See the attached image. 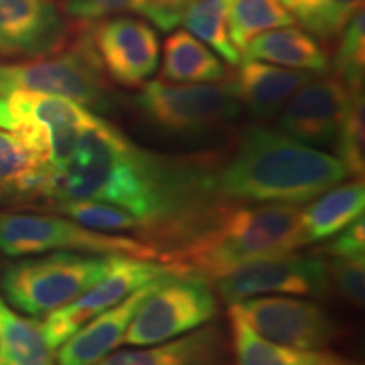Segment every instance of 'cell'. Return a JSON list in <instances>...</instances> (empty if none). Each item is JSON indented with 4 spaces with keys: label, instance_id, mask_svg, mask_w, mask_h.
<instances>
[{
    "label": "cell",
    "instance_id": "cell-29",
    "mask_svg": "<svg viewBox=\"0 0 365 365\" xmlns=\"http://www.w3.org/2000/svg\"><path fill=\"white\" fill-rule=\"evenodd\" d=\"M336 154L346 168L350 178H364L365 171V105L364 90L350 91V102L346 107L340 134L335 143Z\"/></svg>",
    "mask_w": 365,
    "mask_h": 365
},
{
    "label": "cell",
    "instance_id": "cell-33",
    "mask_svg": "<svg viewBox=\"0 0 365 365\" xmlns=\"http://www.w3.org/2000/svg\"><path fill=\"white\" fill-rule=\"evenodd\" d=\"M0 365H7L6 352H4V339H2V328H0Z\"/></svg>",
    "mask_w": 365,
    "mask_h": 365
},
{
    "label": "cell",
    "instance_id": "cell-14",
    "mask_svg": "<svg viewBox=\"0 0 365 365\" xmlns=\"http://www.w3.org/2000/svg\"><path fill=\"white\" fill-rule=\"evenodd\" d=\"M71 36L51 0H0V56H51Z\"/></svg>",
    "mask_w": 365,
    "mask_h": 365
},
{
    "label": "cell",
    "instance_id": "cell-12",
    "mask_svg": "<svg viewBox=\"0 0 365 365\" xmlns=\"http://www.w3.org/2000/svg\"><path fill=\"white\" fill-rule=\"evenodd\" d=\"M105 75L125 88L143 86L159 65V39L149 22L108 16L86 24Z\"/></svg>",
    "mask_w": 365,
    "mask_h": 365
},
{
    "label": "cell",
    "instance_id": "cell-26",
    "mask_svg": "<svg viewBox=\"0 0 365 365\" xmlns=\"http://www.w3.org/2000/svg\"><path fill=\"white\" fill-rule=\"evenodd\" d=\"M180 24H185L195 38L212 46L230 65L242 61L239 49L228 36L227 0H188L182 7Z\"/></svg>",
    "mask_w": 365,
    "mask_h": 365
},
{
    "label": "cell",
    "instance_id": "cell-18",
    "mask_svg": "<svg viewBox=\"0 0 365 365\" xmlns=\"http://www.w3.org/2000/svg\"><path fill=\"white\" fill-rule=\"evenodd\" d=\"M319 73L291 70L271 63L244 59L237 71L234 85L240 105L255 118H271L281 110L282 105L293 97L294 91Z\"/></svg>",
    "mask_w": 365,
    "mask_h": 365
},
{
    "label": "cell",
    "instance_id": "cell-19",
    "mask_svg": "<svg viewBox=\"0 0 365 365\" xmlns=\"http://www.w3.org/2000/svg\"><path fill=\"white\" fill-rule=\"evenodd\" d=\"M301 208L299 240L303 247L330 239L364 217L365 182L364 178L339 182Z\"/></svg>",
    "mask_w": 365,
    "mask_h": 365
},
{
    "label": "cell",
    "instance_id": "cell-4",
    "mask_svg": "<svg viewBox=\"0 0 365 365\" xmlns=\"http://www.w3.org/2000/svg\"><path fill=\"white\" fill-rule=\"evenodd\" d=\"M118 255L58 250L16 261L4 269L0 289L7 304L43 317L75 301L110 271Z\"/></svg>",
    "mask_w": 365,
    "mask_h": 365
},
{
    "label": "cell",
    "instance_id": "cell-3",
    "mask_svg": "<svg viewBox=\"0 0 365 365\" xmlns=\"http://www.w3.org/2000/svg\"><path fill=\"white\" fill-rule=\"evenodd\" d=\"M299 215L298 205L228 203L203 232L161 262L210 282L242 264L303 247Z\"/></svg>",
    "mask_w": 365,
    "mask_h": 365
},
{
    "label": "cell",
    "instance_id": "cell-15",
    "mask_svg": "<svg viewBox=\"0 0 365 365\" xmlns=\"http://www.w3.org/2000/svg\"><path fill=\"white\" fill-rule=\"evenodd\" d=\"M95 365H234L230 336L220 323L139 349L113 352Z\"/></svg>",
    "mask_w": 365,
    "mask_h": 365
},
{
    "label": "cell",
    "instance_id": "cell-32",
    "mask_svg": "<svg viewBox=\"0 0 365 365\" xmlns=\"http://www.w3.org/2000/svg\"><path fill=\"white\" fill-rule=\"evenodd\" d=\"M317 252L325 257H365V220L350 223L344 230L335 234Z\"/></svg>",
    "mask_w": 365,
    "mask_h": 365
},
{
    "label": "cell",
    "instance_id": "cell-28",
    "mask_svg": "<svg viewBox=\"0 0 365 365\" xmlns=\"http://www.w3.org/2000/svg\"><path fill=\"white\" fill-rule=\"evenodd\" d=\"M59 215H65L81 225L93 228V230L107 232V234H130L137 239L139 223L125 210L113 207V205L100 202H63L46 207ZM139 240V239H137Z\"/></svg>",
    "mask_w": 365,
    "mask_h": 365
},
{
    "label": "cell",
    "instance_id": "cell-24",
    "mask_svg": "<svg viewBox=\"0 0 365 365\" xmlns=\"http://www.w3.org/2000/svg\"><path fill=\"white\" fill-rule=\"evenodd\" d=\"M0 328L7 365H58L38 319L22 317L0 296Z\"/></svg>",
    "mask_w": 365,
    "mask_h": 365
},
{
    "label": "cell",
    "instance_id": "cell-30",
    "mask_svg": "<svg viewBox=\"0 0 365 365\" xmlns=\"http://www.w3.org/2000/svg\"><path fill=\"white\" fill-rule=\"evenodd\" d=\"M365 16L359 11L341 31V39L333 59L335 76L344 81L350 90L364 86L365 70Z\"/></svg>",
    "mask_w": 365,
    "mask_h": 365
},
{
    "label": "cell",
    "instance_id": "cell-21",
    "mask_svg": "<svg viewBox=\"0 0 365 365\" xmlns=\"http://www.w3.org/2000/svg\"><path fill=\"white\" fill-rule=\"evenodd\" d=\"M46 171L19 135L0 129V203H38Z\"/></svg>",
    "mask_w": 365,
    "mask_h": 365
},
{
    "label": "cell",
    "instance_id": "cell-16",
    "mask_svg": "<svg viewBox=\"0 0 365 365\" xmlns=\"http://www.w3.org/2000/svg\"><path fill=\"white\" fill-rule=\"evenodd\" d=\"M170 276V274H168ZM166 277V276H163ZM159 279L149 282L134 293L127 296L120 303L105 309L90 322H86L75 335L56 350L58 365H95L110 355L118 345L124 344V336L137 309L144 299L156 289Z\"/></svg>",
    "mask_w": 365,
    "mask_h": 365
},
{
    "label": "cell",
    "instance_id": "cell-6",
    "mask_svg": "<svg viewBox=\"0 0 365 365\" xmlns=\"http://www.w3.org/2000/svg\"><path fill=\"white\" fill-rule=\"evenodd\" d=\"M58 250L159 259L156 249L134 237L93 230L68 217L0 210V252L22 257Z\"/></svg>",
    "mask_w": 365,
    "mask_h": 365
},
{
    "label": "cell",
    "instance_id": "cell-8",
    "mask_svg": "<svg viewBox=\"0 0 365 365\" xmlns=\"http://www.w3.org/2000/svg\"><path fill=\"white\" fill-rule=\"evenodd\" d=\"M218 312L210 282L195 276L170 274L137 309L124 344L148 346L173 340L212 322Z\"/></svg>",
    "mask_w": 365,
    "mask_h": 365
},
{
    "label": "cell",
    "instance_id": "cell-1",
    "mask_svg": "<svg viewBox=\"0 0 365 365\" xmlns=\"http://www.w3.org/2000/svg\"><path fill=\"white\" fill-rule=\"evenodd\" d=\"M218 156H171L144 149L95 113L71 158L48 166L38 203L100 202L125 210L139 223L137 239L159 261L181 249L228 205L218 195Z\"/></svg>",
    "mask_w": 365,
    "mask_h": 365
},
{
    "label": "cell",
    "instance_id": "cell-20",
    "mask_svg": "<svg viewBox=\"0 0 365 365\" xmlns=\"http://www.w3.org/2000/svg\"><path fill=\"white\" fill-rule=\"evenodd\" d=\"M242 59L271 63V65L308 70L325 75L330 70L327 53L317 39L298 27H282L255 36L242 51Z\"/></svg>",
    "mask_w": 365,
    "mask_h": 365
},
{
    "label": "cell",
    "instance_id": "cell-17",
    "mask_svg": "<svg viewBox=\"0 0 365 365\" xmlns=\"http://www.w3.org/2000/svg\"><path fill=\"white\" fill-rule=\"evenodd\" d=\"M228 336L234 365H362L328 349H298L264 339L242 318L235 304L228 308Z\"/></svg>",
    "mask_w": 365,
    "mask_h": 365
},
{
    "label": "cell",
    "instance_id": "cell-27",
    "mask_svg": "<svg viewBox=\"0 0 365 365\" xmlns=\"http://www.w3.org/2000/svg\"><path fill=\"white\" fill-rule=\"evenodd\" d=\"M308 33L328 41L339 38L350 19L362 11L364 0H279Z\"/></svg>",
    "mask_w": 365,
    "mask_h": 365
},
{
    "label": "cell",
    "instance_id": "cell-11",
    "mask_svg": "<svg viewBox=\"0 0 365 365\" xmlns=\"http://www.w3.org/2000/svg\"><path fill=\"white\" fill-rule=\"evenodd\" d=\"M235 307L255 333L277 344L322 350L344 333L330 312L314 301L272 294L244 299Z\"/></svg>",
    "mask_w": 365,
    "mask_h": 365
},
{
    "label": "cell",
    "instance_id": "cell-13",
    "mask_svg": "<svg viewBox=\"0 0 365 365\" xmlns=\"http://www.w3.org/2000/svg\"><path fill=\"white\" fill-rule=\"evenodd\" d=\"M350 90L339 76H317L284 103L279 132L312 148L335 145L340 134Z\"/></svg>",
    "mask_w": 365,
    "mask_h": 365
},
{
    "label": "cell",
    "instance_id": "cell-25",
    "mask_svg": "<svg viewBox=\"0 0 365 365\" xmlns=\"http://www.w3.org/2000/svg\"><path fill=\"white\" fill-rule=\"evenodd\" d=\"M287 9L279 0H227V29L232 44L239 49L240 58L255 36L274 27L294 26Z\"/></svg>",
    "mask_w": 365,
    "mask_h": 365
},
{
    "label": "cell",
    "instance_id": "cell-2",
    "mask_svg": "<svg viewBox=\"0 0 365 365\" xmlns=\"http://www.w3.org/2000/svg\"><path fill=\"white\" fill-rule=\"evenodd\" d=\"M346 178L339 158L277 130H245L225 158H218L215 186L227 203L312 202Z\"/></svg>",
    "mask_w": 365,
    "mask_h": 365
},
{
    "label": "cell",
    "instance_id": "cell-7",
    "mask_svg": "<svg viewBox=\"0 0 365 365\" xmlns=\"http://www.w3.org/2000/svg\"><path fill=\"white\" fill-rule=\"evenodd\" d=\"M134 105L149 124L178 135L223 129L240 115L242 108L234 80L205 85L145 81Z\"/></svg>",
    "mask_w": 365,
    "mask_h": 365
},
{
    "label": "cell",
    "instance_id": "cell-31",
    "mask_svg": "<svg viewBox=\"0 0 365 365\" xmlns=\"http://www.w3.org/2000/svg\"><path fill=\"white\" fill-rule=\"evenodd\" d=\"M328 286L344 303L354 308L364 307L365 257H325Z\"/></svg>",
    "mask_w": 365,
    "mask_h": 365
},
{
    "label": "cell",
    "instance_id": "cell-22",
    "mask_svg": "<svg viewBox=\"0 0 365 365\" xmlns=\"http://www.w3.org/2000/svg\"><path fill=\"white\" fill-rule=\"evenodd\" d=\"M161 76L173 83H217L227 80L228 71L207 44L181 29L164 43Z\"/></svg>",
    "mask_w": 365,
    "mask_h": 365
},
{
    "label": "cell",
    "instance_id": "cell-5",
    "mask_svg": "<svg viewBox=\"0 0 365 365\" xmlns=\"http://www.w3.org/2000/svg\"><path fill=\"white\" fill-rule=\"evenodd\" d=\"M16 90L59 95L97 112H107L113 107V93L86 26L76 33L73 31L70 44L63 51L0 65V93Z\"/></svg>",
    "mask_w": 365,
    "mask_h": 365
},
{
    "label": "cell",
    "instance_id": "cell-10",
    "mask_svg": "<svg viewBox=\"0 0 365 365\" xmlns=\"http://www.w3.org/2000/svg\"><path fill=\"white\" fill-rule=\"evenodd\" d=\"M178 274L168 264L156 259H139L118 255L115 264L98 282H95L88 291L78 296L75 301L65 307L54 309L41 323L44 340L49 349L58 350L70 336L75 335L86 322L95 318L113 304L134 293L149 282L168 276Z\"/></svg>",
    "mask_w": 365,
    "mask_h": 365
},
{
    "label": "cell",
    "instance_id": "cell-23",
    "mask_svg": "<svg viewBox=\"0 0 365 365\" xmlns=\"http://www.w3.org/2000/svg\"><path fill=\"white\" fill-rule=\"evenodd\" d=\"M188 0H65L68 16L83 22L103 19L113 14H139L159 29L170 31L181 21Z\"/></svg>",
    "mask_w": 365,
    "mask_h": 365
},
{
    "label": "cell",
    "instance_id": "cell-9",
    "mask_svg": "<svg viewBox=\"0 0 365 365\" xmlns=\"http://www.w3.org/2000/svg\"><path fill=\"white\" fill-rule=\"evenodd\" d=\"M228 304L255 296H313L330 294L327 259L322 254L287 252L242 264L212 281Z\"/></svg>",
    "mask_w": 365,
    "mask_h": 365
}]
</instances>
